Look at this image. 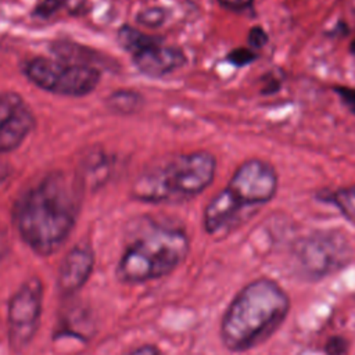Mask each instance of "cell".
<instances>
[{
  "label": "cell",
  "mask_w": 355,
  "mask_h": 355,
  "mask_svg": "<svg viewBox=\"0 0 355 355\" xmlns=\"http://www.w3.org/2000/svg\"><path fill=\"white\" fill-rule=\"evenodd\" d=\"M83 186L78 176L57 171L28 189L14 207L24 241L39 255L55 252L75 226Z\"/></svg>",
  "instance_id": "obj_1"
},
{
  "label": "cell",
  "mask_w": 355,
  "mask_h": 355,
  "mask_svg": "<svg viewBox=\"0 0 355 355\" xmlns=\"http://www.w3.org/2000/svg\"><path fill=\"white\" fill-rule=\"evenodd\" d=\"M290 308V295L276 280H251L236 293L222 315V345L230 352H245L259 347L282 327Z\"/></svg>",
  "instance_id": "obj_2"
},
{
  "label": "cell",
  "mask_w": 355,
  "mask_h": 355,
  "mask_svg": "<svg viewBox=\"0 0 355 355\" xmlns=\"http://www.w3.org/2000/svg\"><path fill=\"white\" fill-rule=\"evenodd\" d=\"M216 159L208 151L182 154L143 172L132 187L136 200L153 204L180 202L204 191L214 180Z\"/></svg>",
  "instance_id": "obj_3"
},
{
  "label": "cell",
  "mask_w": 355,
  "mask_h": 355,
  "mask_svg": "<svg viewBox=\"0 0 355 355\" xmlns=\"http://www.w3.org/2000/svg\"><path fill=\"white\" fill-rule=\"evenodd\" d=\"M190 252V239L180 227L151 226L125 248L116 276L125 283H144L175 272Z\"/></svg>",
  "instance_id": "obj_4"
},
{
  "label": "cell",
  "mask_w": 355,
  "mask_h": 355,
  "mask_svg": "<svg viewBox=\"0 0 355 355\" xmlns=\"http://www.w3.org/2000/svg\"><path fill=\"white\" fill-rule=\"evenodd\" d=\"M349 240L337 230H318L301 237L291 251V270L305 282H320L348 266Z\"/></svg>",
  "instance_id": "obj_5"
},
{
  "label": "cell",
  "mask_w": 355,
  "mask_h": 355,
  "mask_svg": "<svg viewBox=\"0 0 355 355\" xmlns=\"http://www.w3.org/2000/svg\"><path fill=\"white\" fill-rule=\"evenodd\" d=\"M25 73L43 90L73 97L89 94L100 80V71L96 67L61 58H35L26 64Z\"/></svg>",
  "instance_id": "obj_6"
},
{
  "label": "cell",
  "mask_w": 355,
  "mask_h": 355,
  "mask_svg": "<svg viewBox=\"0 0 355 355\" xmlns=\"http://www.w3.org/2000/svg\"><path fill=\"white\" fill-rule=\"evenodd\" d=\"M225 190L245 222L251 208L257 209L275 197L277 175L266 161L247 159L236 169Z\"/></svg>",
  "instance_id": "obj_7"
},
{
  "label": "cell",
  "mask_w": 355,
  "mask_h": 355,
  "mask_svg": "<svg viewBox=\"0 0 355 355\" xmlns=\"http://www.w3.org/2000/svg\"><path fill=\"white\" fill-rule=\"evenodd\" d=\"M43 287L37 277L28 279L11 297L8 305L10 347L21 352L36 333L42 313Z\"/></svg>",
  "instance_id": "obj_8"
},
{
  "label": "cell",
  "mask_w": 355,
  "mask_h": 355,
  "mask_svg": "<svg viewBox=\"0 0 355 355\" xmlns=\"http://www.w3.org/2000/svg\"><path fill=\"white\" fill-rule=\"evenodd\" d=\"M33 126V112L24 98L12 92L0 93V154L17 148Z\"/></svg>",
  "instance_id": "obj_9"
},
{
  "label": "cell",
  "mask_w": 355,
  "mask_h": 355,
  "mask_svg": "<svg viewBox=\"0 0 355 355\" xmlns=\"http://www.w3.org/2000/svg\"><path fill=\"white\" fill-rule=\"evenodd\" d=\"M94 257L87 245L73 247L62 259L57 276V287L62 294H72L89 279Z\"/></svg>",
  "instance_id": "obj_10"
},
{
  "label": "cell",
  "mask_w": 355,
  "mask_h": 355,
  "mask_svg": "<svg viewBox=\"0 0 355 355\" xmlns=\"http://www.w3.org/2000/svg\"><path fill=\"white\" fill-rule=\"evenodd\" d=\"M133 62L141 73L151 78H159L183 67L186 55L176 47L158 43L133 54Z\"/></svg>",
  "instance_id": "obj_11"
},
{
  "label": "cell",
  "mask_w": 355,
  "mask_h": 355,
  "mask_svg": "<svg viewBox=\"0 0 355 355\" xmlns=\"http://www.w3.org/2000/svg\"><path fill=\"white\" fill-rule=\"evenodd\" d=\"M111 166L110 159L105 157L103 151H94L87 155V158L82 162L79 172L76 173L82 186H94L98 187L103 184L110 176Z\"/></svg>",
  "instance_id": "obj_12"
},
{
  "label": "cell",
  "mask_w": 355,
  "mask_h": 355,
  "mask_svg": "<svg viewBox=\"0 0 355 355\" xmlns=\"http://www.w3.org/2000/svg\"><path fill=\"white\" fill-rule=\"evenodd\" d=\"M118 40H119V44L126 51H130L132 54H136L150 46L161 43L158 37L146 35L144 32L132 26H122L118 32Z\"/></svg>",
  "instance_id": "obj_13"
},
{
  "label": "cell",
  "mask_w": 355,
  "mask_h": 355,
  "mask_svg": "<svg viewBox=\"0 0 355 355\" xmlns=\"http://www.w3.org/2000/svg\"><path fill=\"white\" fill-rule=\"evenodd\" d=\"M107 105L110 110H112L116 114H135L137 112L143 105V97L140 93L133 90H116L111 93L107 98Z\"/></svg>",
  "instance_id": "obj_14"
},
{
  "label": "cell",
  "mask_w": 355,
  "mask_h": 355,
  "mask_svg": "<svg viewBox=\"0 0 355 355\" xmlns=\"http://www.w3.org/2000/svg\"><path fill=\"white\" fill-rule=\"evenodd\" d=\"M324 201L333 204L345 219L355 223V184L330 193L324 197Z\"/></svg>",
  "instance_id": "obj_15"
},
{
  "label": "cell",
  "mask_w": 355,
  "mask_h": 355,
  "mask_svg": "<svg viewBox=\"0 0 355 355\" xmlns=\"http://www.w3.org/2000/svg\"><path fill=\"white\" fill-rule=\"evenodd\" d=\"M166 19V12L161 7H150L137 14V22L147 28H157Z\"/></svg>",
  "instance_id": "obj_16"
},
{
  "label": "cell",
  "mask_w": 355,
  "mask_h": 355,
  "mask_svg": "<svg viewBox=\"0 0 355 355\" xmlns=\"http://www.w3.org/2000/svg\"><path fill=\"white\" fill-rule=\"evenodd\" d=\"M348 349H349V343L341 334L330 336L323 345L324 355H347Z\"/></svg>",
  "instance_id": "obj_17"
},
{
  "label": "cell",
  "mask_w": 355,
  "mask_h": 355,
  "mask_svg": "<svg viewBox=\"0 0 355 355\" xmlns=\"http://www.w3.org/2000/svg\"><path fill=\"white\" fill-rule=\"evenodd\" d=\"M257 57H258V54L252 49L240 47V49H233L226 55V60L236 67H244V65L254 62L257 60Z\"/></svg>",
  "instance_id": "obj_18"
},
{
  "label": "cell",
  "mask_w": 355,
  "mask_h": 355,
  "mask_svg": "<svg viewBox=\"0 0 355 355\" xmlns=\"http://www.w3.org/2000/svg\"><path fill=\"white\" fill-rule=\"evenodd\" d=\"M247 37H248L247 40H248V44L251 49H262L269 40V36L262 26H252L250 29Z\"/></svg>",
  "instance_id": "obj_19"
},
{
  "label": "cell",
  "mask_w": 355,
  "mask_h": 355,
  "mask_svg": "<svg viewBox=\"0 0 355 355\" xmlns=\"http://www.w3.org/2000/svg\"><path fill=\"white\" fill-rule=\"evenodd\" d=\"M334 92L340 96V98L347 105V108L352 114H355V89L347 87V86H338V87H334Z\"/></svg>",
  "instance_id": "obj_20"
},
{
  "label": "cell",
  "mask_w": 355,
  "mask_h": 355,
  "mask_svg": "<svg viewBox=\"0 0 355 355\" xmlns=\"http://www.w3.org/2000/svg\"><path fill=\"white\" fill-rule=\"evenodd\" d=\"M64 0H43L37 8H36V14L40 17H49L53 12H55L61 6H62Z\"/></svg>",
  "instance_id": "obj_21"
},
{
  "label": "cell",
  "mask_w": 355,
  "mask_h": 355,
  "mask_svg": "<svg viewBox=\"0 0 355 355\" xmlns=\"http://www.w3.org/2000/svg\"><path fill=\"white\" fill-rule=\"evenodd\" d=\"M262 82H263V85H262L261 92H262L263 94H266V96L276 93V92L280 89V86H282L280 79L276 78L273 73H266V75L262 78Z\"/></svg>",
  "instance_id": "obj_22"
},
{
  "label": "cell",
  "mask_w": 355,
  "mask_h": 355,
  "mask_svg": "<svg viewBox=\"0 0 355 355\" xmlns=\"http://www.w3.org/2000/svg\"><path fill=\"white\" fill-rule=\"evenodd\" d=\"M125 355H162L159 348L154 344H144V345H140V347H136L135 349L129 351L128 354Z\"/></svg>",
  "instance_id": "obj_23"
},
{
  "label": "cell",
  "mask_w": 355,
  "mask_h": 355,
  "mask_svg": "<svg viewBox=\"0 0 355 355\" xmlns=\"http://www.w3.org/2000/svg\"><path fill=\"white\" fill-rule=\"evenodd\" d=\"M218 1L223 7L230 8V10H236V11L248 8L252 4V0H218Z\"/></svg>",
  "instance_id": "obj_24"
},
{
  "label": "cell",
  "mask_w": 355,
  "mask_h": 355,
  "mask_svg": "<svg viewBox=\"0 0 355 355\" xmlns=\"http://www.w3.org/2000/svg\"><path fill=\"white\" fill-rule=\"evenodd\" d=\"M10 250V239L6 226L0 222V259H3Z\"/></svg>",
  "instance_id": "obj_25"
},
{
  "label": "cell",
  "mask_w": 355,
  "mask_h": 355,
  "mask_svg": "<svg viewBox=\"0 0 355 355\" xmlns=\"http://www.w3.org/2000/svg\"><path fill=\"white\" fill-rule=\"evenodd\" d=\"M7 173H8V172H7V168H6L3 164H0V182L6 178Z\"/></svg>",
  "instance_id": "obj_26"
},
{
  "label": "cell",
  "mask_w": 355,
  "mask_h": 355,
  "mask_svg": "<svg viewBox=\"0 0 355 355\" xmlns=\"http://www.w3.org/2000/svg\"><path fill=\"white\" fill-rule=\"evenodd\" d=\"M349 51L355 55V39L351 42V44H349Z\"/></svg>",
  "instance_id": "obj_27"
}]
</instances>
